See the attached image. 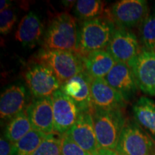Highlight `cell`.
Masks as SVG:
<instances>
[{"label":"cell","mask_w":155,"mask_h":155,"mask_svg":"<svg viewBox=\"0 0 155 155\" xmlns=\"http://www.w3.org/2000/svg\"><path fill=\"white\" fill-rule=\"evenodd\" d=\"M78 29L76 18L68 12L53 17L45 30L42 49L77 53Z\"/></svg>","instance_id":"obj_1"},{"label":"cell","mask_w":155,"mask_h":155,"mask_svg":"<svg viewBox=\"0 0 155 155\" xmlns=\"http://www.w3.org/2000/svg\"><path fill=\"white\" fill-rule=\"evenodd\" d=\"M116 27L108 15L84 21L78 29L77 53L82 57L98 50L107 49Z\"/></svg>","instance_id":"obj_2"},{"label":"cell","mask_w":155,"mask_h":155,"mask_svg":"<svg viewBox=\"0 0 155 155\" xmlns=\"http://www.w3.org/2000/svg\"><path fill=\"white\" fill-rule=\"evenodd\" d=\"M92 114L98 147L116 150L127 121L123 110H95Z\"/></svg>","instance_id":"obj_3"},{"label":"cell","mask_w":155,"mask_h":155,"mask_svg":"<svg viewBox=\"0 0 155 155\" xmlns=\"http://www.w3.org/2000/svg\"><path fill=\"white\" fill-rule=\"evenodd\" d=\"M36 61L45 64L53 70L61 85L85 71L83 58L75 52L42 48L37 53Z\"/></svg>","instance_id":"obj_4"},{"label":"cell","mask_w":155,"mask_h":155,"mask_svg":"<svg viewBox=\"0 0 155 155\" xmlns=\"http://www.w3.org/2000/svg\"><path fill=\"white\" fill-rule=\"evenodd\" d=\"M115 151L119 155H154L155 141L134 121L127 120Z\"/></svg>","instance_id":"obj_5"},{"label":"cell","mask_w":155,"mask_h":155,"mask_svg":"<svg viewBox=\"0 0 155 155\" xmlns=\"http://www.w3.org/2000/svg\"><path fill=\"white\" fill-rule=\"evenodd\" d=\"M24 78L33 98L50 97L61 87V83L53 70L38 61L28 65L24 72Z\"/></svg>","instance_id":"obj_6"},{"label":"cell","mask_w":155,"mask_h":155,"mask_svg":"<svg viewBox=\"0 0 155 155\" xmlns=\"http://www.w3.org/2000/svg\"><path fill=\"white\" fill-rule=\"evenodd\" d=\"M150 9L145 0H121L114 3L107 13L116 28L131 30L141 26Z\"/></svg>","instance_id":"obj_7"},{"label":"cell","mask_w":155,"mask_h":155,"mask_svg":"<svg viewBox=\"0 0 155 155\" xmlns=\"http://www.w3.org/2000/svg\"><path fill=\"white\" fill-rule=\"evenodd\" d=\"M30 91L26 85L18 82L4 89L0 97V117L9 121L21 112L26 111L31 102Z\"/></svg>","instance_id":"obj_8"},{"label":"cell","mask_w":155,"mask_h":155,"mask_svg":"<svg viewBox=\"0 0 155 155\" xmlns=\"http://www.w3.org/2000/svg\"><path fill=\"white\" fill-rule=\"evenodd\" d=\"M134 75L139 89L144 94L155 96V51L142 49L127 63Z\"/></svg>","instance_id":"obj_9"},{"label":"cell","mask_w":155,"mask_h":155,"mask_svg":"<svg viewBox=\"0 0 155 155\" xmlns=\"http://www.w3.org/2000/svg\"><path fill=\"white\" fill-rule=\"evenodd\" d=\"M106 50L116 63L127 64L137 57L142 49L140 41L132 31L116 28Z\"/></svg>","instance_id":"obj_10"},{"label":"cell","mask_w":155,"mask_h":155,"mask_svg":"<svg viewBox=\"0 0 155 155\" xmlns=\"http://www.w3.org/2000/svg\"><path fill=\"white\" fill-rule=\"evenodd\" d=\"M54 133L63 136L70 130L77 121L81 111L69 97L60 90L52 95Z\"/></svg>","instance_id":"obj_11"},{"label":"cell","mask_w":155,"mask_h":155,"mask_svg":"<svg viewBox=\"0 0 155 155\" xmlns=\"http://www.w3.org/2000/svg\"><path fill=\"white\" fill-rule=\"evenodd\" d=\"M93 78L86 71L61 85V90L74 102L81 111H94L91 98Z\"/></svg>","instance_id":"obj_12"},{"label":"cell","mask_w":155,"mask_h":155,"mask_svg":"<svg viewBox=\"0 0 155 155\" xmlns=\"http://www.w3.org/2000/svg\"><path fill=\"white\" fill-rule=\"evenodd\" d=\"M65 134L91 155L99 149L92 112L81 111L77 121Z\"/></svg>","instance_id":"obj_13"},{"label":"cell","mask_w":155,"mask_h":155,"mask_svg":"<svg viewBox=\"0 0 155 155\" xmlns=\"http://www.w3.org/2000/svg\"><path fill=\"white\" fill-rule=\"evenodd\" d=\"M32 129L46 134L54 133V116L52 98H33L26 109Z\"/></svg>","instance_id":"obj_14"},{"label":"cell","mask_w":155,"mask_h":155,"mask_svg":"<svg viewBox=\"0 0 155 155\" xmlns=\"http://www.w3.org/2000/svg\"><path fill=\"white\" fill-rule=\"evenodd\" d=\"M91 98L94 111L124 110L127 104L123 96L110 86L104 78L93 79Z\"/></svg>","instance_id":"obj_15"},{"label":"cell","mask_w":155,"mask_h":155,"mask_svg":"<svg viewBox=\"0 0 155 155\" xmlns=\"http://www.w3.org/2000/svg\"><path fill=\"white\" fill-rule=\"evenodd\" d=\"M104 79L127 102L133 99L138 92L139 87L134 75L127 63H116Z\"/></svg>","instance_id":"obj_16"},{"label":"cell","mask_w":155,"mask_h":155,"mask_svg":"<svg viewBox=\"0 0 155 155\" xmlns=\"http://www.w3.org/2000/svg\"><path fill=\"white\" fill-rule=\"evenodd\" d=\"M44 27L41 19L34 12L25 15L19 23L15 40L25 47L33 48L42 41Z\"/></svg>","instance_id":"obj_17"},{"label":"cell","mask_w":155,"mask_h":155,"mask_svg":"<svg viewBox=\"0 0 155 155\" xmlns=\"http://www.w3.org/2000/svg\"><path fill=\"white\" fill-rule=\"evenodd\" d=\"M132 114L134 121L155 141V101L141 96L134 103Z\"/></svg>","instance_id":"obj_18"},{"label":"cell","mask_w":155,"mask_h":155,"mask_svg":"<svg viewBox=\"0 0 155 155\" xmlns=\"http://www.w3.org/2000/svg\"><path fill=\"white\" fill-rule=\"evenodd\" d=\"M85 71L93 79L104 78L116 63L107 50H98L83 57Z\"/></svg>","instance_id":"obj_19"},{"label":"cell","mask_w":155,"mask_h":155,"mask_svg":"<svg viewBox=\"0 0 155 155\" xmlns=\"http://www.w3.org/2000/svg\"><path fill=\"white\" fill-rule=\"evenodd\" d=\"M32 129V125L25 111L9 120L4 131V137L12 144H15Z\"/></svg>","instance_id":"obj_20"},{"label":"cell","mask_w":155,"mask_h":155,"mask_svg":"<svg viewBox=\"0 0 155 155\" xmlns=\"http://www.w3.org/2000/svg\"><path fill=\"white\" fill-rule=\"evenodd\" d=\"M105 4L101 0H78L75 3L73 12L78 19L88 21L104 16Z\"/></svg>","instance_id":"obj_21"},{"label":"cell","mask_w":155,"mask_h":155,"mask_svg":"<svg viewBox=\"0 0 155 155\" xmlns=\"http://www.w3.org/2000/svg\"><path fill=\"white\" fill-rule=\"evenodd\" d=\"M47 135L32 129L19 141L12 144L11 155H31L41 144Z\"/></svg>","instance_id":"obj_22"},{"label":"cell","mask_w":155,"mask_h":155,"mask_svg":"<svg viewBox=\"0 0 155 155\" xmlns=\"http://www.w3.org/2000/svg\"><path fill=\"white\" fill-rule=\"evenodd\" d=\"M139 36L143 49L155 51V5L139 27Z\"/></svg>","instance_id":"obj_23"},{"label":"cell","mask_w":155,"mask_h":155,"mask_svg":"<svg viewBox=\"0 0 155 155\" xmlns=\"http://www.w3.org/2000/svg\"><path fill=\"white\" fill-rule=\"evenodd\" d=\"M61 145L62 136L50 134L31 155H61Z\"/></svg>","instance_id":"obj_24"},{"label":"cell","mask_w":155,"mask_h":155,"mask_svg":"<svg viewBox=\"0 0 155 155\" xmlns=\"http://www.w3.org/2000/svg\"><path fill=\"white\" fill-rule=\"evenodd\" d=\"M17 20L16 9L12 7L0 12V32L6 35L11 32Z\"/></svg>","instance_id":"obj_25"},{"label":"cell","mask_w":155,"mask_h":155,"mask_svg":"<svg viewBox=\"0 0 155 155\" xmlns=\"http://www.w3.org/2000/svg\"><path fill=\"white\" fill-rule=\"evenodd\" d=\"M61 155H91L78 146L66 134L62 136Z\"/></svg>","instance_id":"obj_26"},{"label":"cell","mask_w":155,"mask_h":155,"mask_svg":"<svg viewBox=\"0 0 155 155\" xmlns=\"http://www.w3.org/2000/svg\"><path fill=\"white\" fill-rule=\"evenodd\" d=\"M12 144L2 136L0 139V155H11Z\"/></svg>","instance_id":"obj_27"},{"label":"cell","mask_w":155,"mask_h":155,"mask_svg":"<svg viewBox=\"0 0 155 155\" xmlns=\"http://www.w3.org/2000/svg\"><path fill=\"white\" fill-rule=\"evenodd\" d=\"M93 155H119L115 150L99 148Z\"/></svg>","instance_id":"obj_28"},{"label":"cell","mask_w":155,"mask_h":155,"mask_svg":"<svg viewBox=\"0 0 155 155\" xmlns=\"http://www.w3.org/2000/svg\"><path fill=\"white\" fill-rule=\"evenodd\" d=\"M12 7V3L10 1H7V0H2L0 2V10L3 11L5 9L10 8Z\"/></svg>","instance_id":"obj_29"},{"label":"cell","mask_w":155,"mask_h":155,"mask_svg":"<svg viewBox=\"0 0 155 155\" xmlns=\"http://www.w3.org/2000/svg\"><path fill=\"white\" fill-rule=\"evenodd\" d=\"M154 155H155V154H154Z\"/></svg>","instance_id":"obj_30"}]
</instances>
